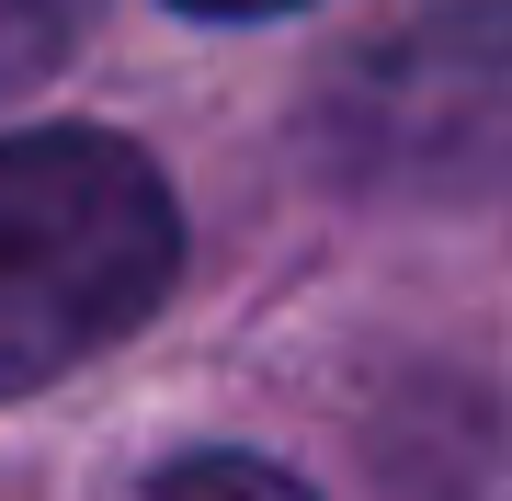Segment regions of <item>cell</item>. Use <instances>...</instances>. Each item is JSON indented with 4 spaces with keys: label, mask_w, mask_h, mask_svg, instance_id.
<instances>
[{
    "label": "cell",
    "mask_w": 512,
    "mask_h": 501,
    "mask_svg": "<svg viewBox=\"0 0 512 501\" xmlns=\"http://www.w3.org/2000/svg\"><path fill=\"white\" fill-rule=\"evenodd\" d=\"M183 274L171 183L114 126L0 137V399L92 365Z\"/></svg>",
    "instance_id": "cell-1"
},
{
    "label": "cell",
    "mask_w": 512,
    "mask_h": 501,
    "mask_svg": "<svg viewBox=\"0 0 512 501\" xmlns=\"http://www.w3.org/2000/svg\"><path fill=\"white\" fill-rule=\"evenodd\" d=\"M80 23H92V0H0V103L35 92L57 57L80 46Z\"/></svg>",
    "instance_id": "cell-2"
},
{
    "label": "cell",
    "mask_w": 512,
    "mask_h": 501,
    "mask_svg": "<svg viewBox=\"0 0 512 501\" xmlns=\"http://www.w3.org/2000/svg\"><path fill=\"white\" fill-rule=\"evenodd\" d=\"M137 501H308L285 479V467H262V456H183V467H160Z\"/></svg>",
    "instance_id": "cell-3"
},
{
    "label": "cell",
    "mask_w": 512,
    "mask_h": 501,
    "mask_svg": "<svg viewBox=\"0 0 512 501\" xmlns=\"http://www.w3.org/2000/svg\"><path fill=\"white\" fill-rule=\"evenodd\" d=\"M183 12H217V23H239V12H296V0H183Z\"/></svg>",
    "instance_id": "cell-4"
}]
</instances>
